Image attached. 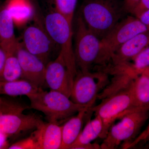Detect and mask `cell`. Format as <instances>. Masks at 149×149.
Wrapping results in <instances>:
<instances>
[{"instance_id": "6da1fadb", "label": "cell", "mask_w": 149, "mask_h": 149, "mask_svg": "<svg viewBox=\"0 0 149 149\" xmlns=\"http://www.w3.org/2000/svg\"><path fill=\"white\" fill-rule=\"evenodd\" d=\"M123 1L84 0L80 14L89 29L102 40L124 18Z\"/></svg>"}, {"instance_id": "7a4b0ae2", "label": "cell", "mask_w": 149, "mask_h": 149, "mask_svg": "<svg viewBox=\"0 0 149 149\" xmlns=\"http://www.w3.org/2000/svg\"><path fill=\"white\" fill-rule=\"evenodd\" d=\"M27 97L30 102L29 108L42 112L49 122L58 123L59 121L69 119L88 107L75 104L61 92L52 90L47 92L42 88Z\"/></svg>"}, {"instance_id": "3957f363", "label": "cell", "mask_w": 149, "mask_h": 149, "mask_svg": "<svg viewBox=\"0 0 149 149\" xmlns=\"http://www.w3.org/2000/svg\"><path fill=\"white\" fill-rule=\"evenodd\" d=\"M149 117V109H142L130 112L121 117L116 124L111 126L100 145L101 149L116 148L130 143Z\"/></svg>"}, {"instance_id": "277c9868", "label": "cell", "mask_w": 149, "mask_h": 149, "mask_svg": "<svg viewBox=\"0 0 149 149\" xmlns=\"http://www.w3.org/2000/svg\"><path fill=\"white\" fill-rule=\"evenodd\" d=\"M45 24L48 34L55 44L59 46L60 52L70 72L76 76L77 66L72 47V22L56 11L47 15Z\"/></svg>"}, {"instance_id": "5b68a950", "label": "cell", "mask_w": 149, "mask_h": 149, "mask_svg": "<svg viewBox=\"0 0 149 149\" xmlns=\"http://www.w3.org/2000/svg\"><path fill=\"white\" fill-rule=\"evenodd\" d=\"M146 26L135 16H128L117 24L101 40V46L99 65H105L120 46L134 36L148 31Z\"/></svg>"}, {"instance_id": "8992f818", "label": "cell", "mask_w": 149, "mask_h": 149, "mask_svg": "<svg viewBox=\"0 0 149 149\" xmlns=\"http://www.w3.org/2000/svg\"><path fill=\"white\" fill-rule=\"evenodd\" d=\"M101 42L90 30L80 14L77 19L74 57L77 66L82 71H90L94 65H98Z\"/></svg>"}, {"instance_id": "52a82bcc", "label": "cell", "mask_w": 149, "mask_h": 149, "mask_svg": "<svg viewBox=\"0 0 149 149\" xmlns=\"http://www.w3.org/2000/svg\"><path fill=\"white\" fill-rule=\"evenodd\" d=\"M107 72L77 71L70 98L75 104L93 107L97 96L109 84Z\"/></svg>"}, {"instance_id": "ba28073f", "label": "cell", "mask_w": 149, "mask_h": 149, "mask_svg": "<svg viewBox=\"0 0 149 149\" xmlns=\"http://www.w3.org/2000/svg\"><path fill=\"white\" fill-rule=\"evenodd\" d=\"M130 86L126 90L103 99L98 105L91 108L95 116L102 121L103 130L100 139H103L106 137L110 127L116 119L138 109L133 108Z\"/></svg>"}, {"instance_id": "9c48e42d", "label": "cell", "mask_w": 149, "mask_h": 149, "mask_svg": "<svg viewBox=\"0 0 149 149\" xmlns=\"http://www.w3.org/2000/svg\"><path fill=\"white\" fill-rule=\"evenodd\" d=\"M21 107L0 106V132L9 136L35 130L44 121L35 114H25Z\"/></svg>"}, {"instance_id": "30bf717a", "label": "cell", "mask_w": 149, "mask_h": 149, "mask_svg": "<svg viewBox=\"0 0 149 149\" xmlns=\"http://www.w3.org/2000/svg\"><path fill=\"white\" fill-rule=\"evenodd\" d=\"M74 78L60 52L54 60L46 65L45 81L50 90L61 92L70 97Z\"/></svg>"}, {"instance_id": "8fae6325", "label": "cell", "mask_w": 149, "mask_h": 149, "mask_svg": "<svg viewBox=\"0 0 149 149\" xmlns=\"http://www.w3.org/2000/svg\"><path fill=\"white\" fill-rule=\"evenodd\" d=\"M23 39L25 49L47 64L55 43L46 30L37 25L29 26L24 30Z\"/></svg>"}, {"instance_id": "7c38bea8", "label": "cell", "mask_w": 149, "mask_h": 149, "mask_svg": "<svg viewBox=\"0 0 149 149\" xmlns=\"http://www.w3.org/2000/svg\"><path fill=\"white\" fill-rule=\"evenodd\" d=\"M17 55L21 67L22 79L38 88L45 84L46 65L40 58L29 53L22 44L19 43Z\"/></svg>"}, {"instance_id": "4fadbf2b", "label": "cell", "mask_w": 149, "mask_h": 149, "mask_svg": "<svg viewBox=\"0 0 149 149\" xmlns=\"http://www.w3.org/2000/svg\"><path fill=\"white\" fill-rule=\"evenodd\" d=\"M38 149H61L62 125L58 123L43 122L32 133Z\"/></svg>"}, {"instance_id": "5bb4252c", "label": "cell", "mask_w": 149, "mask_h": 149, "mask_svg": "<svg viewBox=\"0 0 149 149\" xmlns=\"http://www.w3.org/2000/svg\"><path fill=\"white\" fill-rule=\"evenodd\" d=\"M149 45V31L134 36L122 45L112 57V65L130 61L141 51Z\"/></svg>"}, {"instance_id": "9a60e30c", "label": "cell", "mask_w": 149, "mask_h": 149, "mask_svg": "<svg viewBox=\"0 0 149 149\" xmlns=\"http://www.w3.org/2000/svg\"><path fill=\"white\" fill-rule=\"evenodd\" d=\"M92 107H86L70 118L62 125V144L61 149H70L74 143L83 130L85 118L91 112Z\"/></svg>"}, {"instance_id": "2e32d148", "label": "cell", "mask_w": 149, "mask_h": 149, "mask_svg": "<svg viewBox=\"0 0 149 149\" xmlns=\"http://www.w3.org/2000/svg\"><path fill=\"white\" fill-rule=\"evenodd\" d=\"M103 130L102 121L95 116L93 119L88 120L77 140L70 149H101L100 145L92 143L98 138H100Z\"/></svg>"}, {"instance_id": "e0dca14e", "label": "cell", "mask_w": 149, "mask_h": 149, "mask_svg": "<svg viewBox=\"0 0 149 149\" xmlns=\"http://www.w3.org/2000/svg\"><path fill=\"white\" fill-rule=\"evenodd\" d=\"M14 22L6 8L0 10V47L6 54L16 53L19 42L15 37Z\"/></svg>"}, {"instance_id": "ac0fdd59", "label": "cell", "mask_w": 149, "mask_h": 149, "mask_svg": "<svg viewBox=\"0 0 149 149\" xmlns=\"http://www.w3.org/2000/svg\"><path fill=\"white\" fill-rule=\"evenodd\" d=\"M134 109H149V77L140 74L133 80L130 86Z\"/></svg>"}, {"instance_id": "d6986e66", "label": "cell", "mask_w": 149, "mask_h": 149, "mask_svg": "<svg viewBox=\"0 0 149 149\" xmlns=\"http://www.w3.org/2000/svg\"><path fill=\"white\" fill-rule=\"evenodd\" d=\"M41 88H37L24 79L10 81L0 80V95L12 97L22 95L28 97Z\"/></svg>"}, {"instance_id": "ffe728a7", "label": "cell", "mask_w": 149, "mask_h": 149, "mask_svg": "<svg viewBox=\"0 0 149 149\" xmlns=\"http://www.w3.org/2000/svg\"><path fill=\"white\" fill-rule=\"evenodd\" d=\"M6 8L17 26L25 24L33 15V8L28 0H10Z\"/></svg>"}, {"instance_id": "44dd1931", "label": "cell", "mask_w": 149, "mask_h": 149, "mask_svg": "<svg viewBox=\"0 0 149 149\" xmlns=\"http://www.w3.org/2000/svg\"><path fill=\"white\" fill-rule=\"evenodd\" d=\"M22 79V73L16 53L6 54L0 80L14 81Z\"/></svg>"}, {"instance_id": "7402d4cb", "label": "cell", "mask_w": 149, "mask_h": 149, "mask_svg": "<svg viewBox=\"0 0 149 149\" xmlns=\"http://www.w3.org/2000/svg\"><path fill=\"white\" fill-rule=\"evenodd\" d=\"M133 62L130 63V65L138 75L149 67V45L141 51L132 60Z\"/></svg>"}, {"instance_id": "603a6c76", "label": "cell", "mask_w": 149, "mask_h": 149, "mask_svg": "<svg viewBox=\"0 0 149 149\" xmlns=\"http://www.w3.org/2000/svg\"><path fill=\"white\" fill-rule=\"evenodd\" d=\"M56 11L64 15L72 22L77 0H54Z\"/></svg>"}, {"instance_id": "cb8c5ba5", "label": "cell", "mask_w": 149, "mask_h": 149, "mask_svg": "<svg viewBox=\"0 0 149 149\" xmlns=\"http://www.w3.org/2000/svg\"><path fill=\"white\" fill-rule=\"evenodd\" d=\"M10 149H38L34 137L31 134L28 138L17 141L9 146Z\"/></svg>"}, {"instance_id": "d4e9b609", "label": "cell", "mask_w": 149, "mask_h": 149, "mask_svg": "<svg viewBox=\"0 0 149 149\" xmlns=\"http://www.w3.org/2000/svg\"><path fill=\"white\" fill-rule=\"evenodd\" d=\"M149 141V123L147 128L132 142L123 147V149L133 148L140 143H146Z\"/></svg>"}, {"instance_id": "484cf974", "label": "cell", "mask_w": 149, "mask_h": 149, "mask_svg": "<svg viewBox=\"0 0 149 149\" xmlns=\"http://www.w3.org/2000/svg\"><path fill=\"white\" fill-rule=\"evenodd\" d=\"M141 0H124L123 5L126 13L133 14Z\"/></svg>"}, {"instance_id": "4316f807", "label": "cell", "mask_w": 149, "mask_h": 149, "mask_svg": "<svg viewBox=\"0 0 149 149\" xmlns=\"http://www.w3.org/2000/svg\"><path fill=\"white\" fill-rule=\"evenodd\" d=\"M149 9V0H141L139 5L135 9L132 14L138 17L144 11Z\"/></svg>"}, {"instance_id": "83f0119b", "label": "cell", "mask_w": 149, "mask_h": 149, "mask_svg": "<svg viewBox=\"0 0 149 149\" xmlns=\"http://www.w3.org/2000/svg\"><path fill=\"white\" fill-rule=\"evenodd\" d=\"M137 18L146 26L149 31V9L144 11Z\"/></svg>"}, {"instance_id": "f1b7e54d", "label": "cell", "mask_w": 149, "mask_h": 149, "mask_svg": "<svg viewBox=\"0 0 149 149\" xmlns=\"http://www.w3.org/2000/svg\"><path fill=\"white\" fill-rule=\"evenodd\" d=\"M6 58V54L5 52L0 47V77L2 73Z\"/></svg>"}, {"instance_id": "f546056e", "label": "cell", "mask_w": 149, "mask_h": 149, "mask_svg": "<svg viewBox=\"0 0 149 149\" xmlns=\"http://www.w3.org/2000/svg\"><path fill=\"white\" fill-rule=\"evenodd\" d=\"M8 136L0 132V149L8 148V143L7 141Z\"/></svg>"}, {"instance_id": "4dcf8cb0", "label": "cell", "mask_w": 149, "mask_h": 149, "mask_svg": "<svg viewBox=\"0 0 149 149\" xmlns=\"http://www.w3.org/2000/svg\"><path fill=\"white\" fill-rule=\"evenodd\" d=\"M142 74H146V75H148V76L149 77V67H148V68H147L146 69L144 70V71L142 72Z\"/></svg>"}, {"instance_id": "1f68e13d", "label": "cell", "mask_w": 149, "mask_h": 149, "mask_svg": "<svg viewBox=\"0 0 149 149\" xmlns=\"http://www.w3.org/2000/svg\"><path fill=\"white\" fill-rule=\"evenodd\" d=\"M2 98H1L0 97V103H1V101Z\"/></svg>"}]
</instances>
